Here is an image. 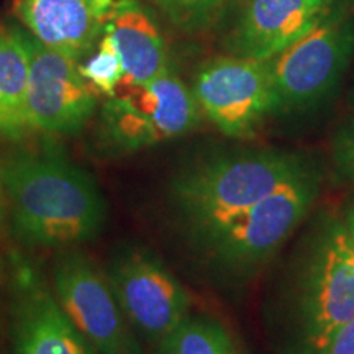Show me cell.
I'll return each mask as SVG.
<instances>
[{"label":"cell","mask_w":354,"mask_h":354,"mask_svg":"<svg viewBox=\"0 0 354 354\" xmlns=\"http://www.w3.org/2000/svg\"><path fill=\"white\" fill-rule=\"evenodd\" d=\"M0 172L13 232L26 246L76 250L107 227L109 205L100 185L63 153L12 154Z\"/></svg>","instance_id":"1"},{"label":"cell","mask_w":354,"mask_h":354,"mask_svg":"<svg viewBox=\"0 0 354 354\" xmlns=\"http://www.w3.org/2000/svg\"><path fill=\"white\" fill-rule=\"evenodd\" d=\"M281 312L294 354H323L354 318V246L342 218L325 212L312 221L292 256Z\"/></svg>","instance_id":"2"},{"label":"cell","mask_w":354,"mask_h":354,"mask_svg":"<svg viewBox=\"0 0 354 354\" xmlns=\"http://www.w3.org/2000/svg\"><path fill=\"white\" fill-rule=\"evenodd\" d=\"M318 169L322 167L313 159L289 149L216 151L176 171L167 187V201L189 236Z\"/></svg>","instance_id":"3"},{"label":"cell","mask_w":354,"mask_h":354,"mask_svg":"<svg viewBox=\"0 0 354 354\" xmlns=\"http://www.w3.org/2000/svg\"><path fill=\"white\" fill-rule=\"evenodd\" d=\"M322 183L323 172L318 169L248 209L189 234V243L223 277H251L297 232L320 196Z\"/></svg>","instance_id":"4"},{"label":"cell","mask_w":354,"mask_h":354,"mask_svg":"<svg viewBox=\"0 0 354 354\" xmlns=\"http://www.w3.org/2000/svg\"><path fill=\"white\" fill-rule=\"evenodd\" d=\"M354 56V15L331 7L302 38L268 59L272 115L315 109L336 91Z\"/></svg>","instance_id":"5"},{"label":"cell","mask_w":354,"mask_h":354,"mask_svg":"<svg viewBox=\"0 0 354 354\" xmlns=\"http://www.w3.org/2000/svg\"><path fill=\"white\" fill-rule=\"evenodd\" d=\"M102 109V135L118 153H135L187 135L202 112L192 88L169 69L143 86H125Z\"/></svg>","instance_id":"6"},{"label":"cell","mask_w":354,"mask_h":354,"mask_svg":"<svg viewBox=\"0 0 354 354\" xmlns=\"http://www.w3.org/2000/svg\"><path fill=\"white\" fill-rule=\"evenodd\" d=\"M105 274L136 335L153 346L190 315L189 292L158 256L138 246L117 251Z\"/></svg>","instance_id":"7"},{"label":"cell","mask_w":354,"mask_h":354,"mask_svg":"<svg viewBox=\"0 0 354 354\" xmlns=\"http://www.w3.org/2000/svg\"><path fill=\"white\" fill-rule=\"evenodd\" d=\"M57 302L99 354H145L115 297L107 274L94 259L68 250L53 268Z\"/></svg>","instance_id":"8"},{"label":"cell","mask_w":354,"mask_h":354,"mask_svg":"<svg viewBox=\"0 0 354 354\" xmlns=\"http://www.w3.org/2000/svg\"><path fill=\"white\" fill-rule=\"evenodd\" d=\"M202 115L233 140H250L272 117L268 61L220 56L203 63L192 84Z\"/></svg>","instance_id":"9"},{"label":"cell","mask_w":354,"mask_h":354,"mask_svg":"<svg viewBox=\"0 0 354 354\" xmlns=\"http://www.w3.org/2000/svg\"><path fill=\"white\" fill-rule=\"evenodd\" d=\"M19 32L28 55L26 128L77 135L95 112V88L84 79L76 61L48 48L30 32Z\"/></svg>","instance_id":"10"},{"label":"cell","mask_w":354,"mask_h":354,"mask_svg":"<svg viewBox=\"0 0 354 354\" xmlns=\"http://www.w3.org/2000/svg\"><path fill=\"white\" fill-rule=\"evenodd\" d=\"M13 354H99L37 272L21 268L12 307Z\"/></svg>","instance_id":"11"},{"label":"cell","mask_w":354,"mask_h":354,"mask_svg":"<svg viewBox=\"0 0 354 354\" xmlns=\"http://www.w3.org/2000/svg\"><path fill=\"white\" fill-rule=\"evenodd\" d=\"M331 0H246L225 46L232 56L268 61L302 38Z\"/></svg>","instance_id":"12"},{"label":"cell","mask_w":354,"mask_h":354,"mask_svg":"<svg viewBox=\"0 0 354 354\" xmlns=\"http://www.w3.org/2000/svg\"><path fill=\"white\" fill-rule=\"evenodd\" d=\"M113 0H17L28 32L48 48L82 61L99 44Z\"/></svg>","instance_id":"13"},{"label":"cell","mask_w":354,"mask_h":354,"mask_svg":"<svg viewBox=\"0 0 354 354\" xmlns=\"http://www.w3.org/2000/svg\"><path fill=\"white\" fill-rule=\"evenodd\" d=\"M105 33L122 57L125 86H143L169 71L165 38L140 0H113Z\"/></svg>","instance_id":"14"},{"label":"cell","mask_w":354,"mask_h":354,"mask_svg":"<svg viewBox=\"0 0 354 354\" xmlns=\"http://www.w3.org/2000/svg\"><path fill=\"white\" fill-rule=\"evenodd\" d=\"M28 86V55L19 28L0 33V131L26 128L25 97Z\"/></svg>","instance_id":"15"},{"label":"cell","mask_w":354,"mask_h":354,"mask_svg":"<svg viewBox=\"0 0 354 354\" xmlns=\"http://www.w3.org/2000/svg\"><path fill=\"white\" fill-rule=\"evenodd\" d=\"M156 354H241L223 323L209 315H190L156 344Z\"/></svg>","instance_id":"16"},{"label":"cell","mask_w":354,"mask_h":354,"mask_svg":"<svg viewBox=\"0 0 354 354\" xmlns=\"http://www.w3.org/2000/svg\"><path fill=\"white\" fill-rule=\"evenodd\" d=\"M84 79L91 84L95 91L102 92L107 97H113L117 94L118 87L122 86L123 71L122 57L118 55L117 48L110 38L109 33L102 35L99 48L82 66H79Z\"/></svg>","instance_id":"17"},{"label":"cell","mask_w":354,"mask_h":354,"mask_svg":"<svg viewBox=\"0 0 354 354\" xmlns=\"http://www.w3.org/2000/svg\"><path fill=\"white\" fill-rule=\"evenodd\" d=\"M176 26L184 32H197L209 25L225 0H154Z\"/></svg>","instance_id":"18"},{"label":"cell","mask_w":354,"mask_h":354,"mask_svg":"<svg viewBox=\"0 0 354 354\" xmlns=\"http://www.w3.org/2000/svg\"><path fill=\"white\" fill-rule=\"evenodd\" d=\"M331 166L338 183L354 184V117L335 133L331 141Z\"/></svg>","instance_id":"19"},{"label":"cell","mask_w":354,"mask_h":354,"mask_svg":"<svg viewBox=\"0 0 354 354\" xmlns=\"http://www.w3.org/2000/svg\"><path fill=\"white\" fill-rule=\"evenodd\" d=\"M323 354H354V318L336 331Z\"/></svg>","instance_id":"20"},{"label":"cell","mask_w":354,"mask_h":354,"mask_svg":"<svg viewBox=\"0 0 354 354\" xmlns=\"http://www.w3.org/2000/svg\"><path fill=\"white\" fill-rule=\"evenodd\" d=\"M343 221H344V227H346L348 234H349V238H351V243L354 246V203L348 209Z\"/></svg>","instance_id":"21"},{"label":"cell","mask_w":354,"mask_h":354,"mask_svg":"<svg viewBox=\"0 0 354 354\" xmlns=\"http://www.w3.org/2000/svg\"><path fill=\"white\" fill-rule=\"evenodd\" d=\"M7 214V202H6V190H3V180H2V172H0V228H2L3 218Z\"/></svg>","instance_id":"22"},{"label":"cell","mask_w":354,"mask_h":354,"mask_svg":"<svg viewBox=\"0 0 354 354\" xmlns=\"http://www.w3.org/2000/svg\"><path fill=\"white\" fill-rule=\"evenodd\" d=\"M349 105L354 110V77H353V86L349 88Z\"/></svg>","instance_id":"23"}]
</instances>
